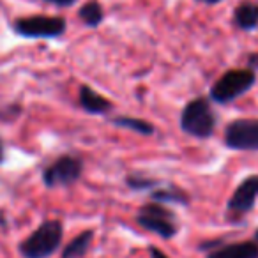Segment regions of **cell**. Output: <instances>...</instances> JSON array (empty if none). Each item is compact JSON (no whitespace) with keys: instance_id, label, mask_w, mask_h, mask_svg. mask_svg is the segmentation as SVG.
<instances>
[{"instance_id":"1","label":"cell","mask_w":258,"mask_h":258,"mask_svg":"<svg viewBox=\"0 0 258 258\" xmlns=\"http://www.w3.org/2000/svg\"><path fill=\"white\" fill-rule=\"evenodd\" d=\"M64 239V226L58 219L43 221L18 246L23 258H48L60 247Z\"/></svg>"},{"instance_id":"2","label":"cell","mask_w":258,"mask_h":258,"mask_svg":"<svg viewBox=\"0 0 258 258\" xmlns=\"http://www.w3.org/2000/svg\"><path fill=\"white\" fill-rule=\"evenodd\" d=\"M216 127V113L207 97H195L180 113V129L195 138L212 137Z\"/></svg>"},{"instance_id":"3","label":"cell","mask_w":258,"mask_h":258,"mask_svg":"<svg viewBox=\"0 0 258 258\" xmlns=\"http://www.w3.org/2000/svg\"><path fill=\"white\" fill-rule=\"evenodd\" d=\"M254 83H256V73H254V69H228L212 85L211 101L219 104L232 103L237 97L246 94Z\"/></svg>"},{"instance_id":"4","label":"cell","mask_w":258,"mask_h":258,"mask_svg":"<svg viewBox=\"0 0 258 258\" xmlns=\"http://www.w3.org/2000/svg\"><path fill=\"white\" fill-rule=\"evenodd\" d=\"M137 223L144 230L156 233L161 239H172L179 233V223L175 219V214L158 202H151L140 207L137 214Z\"/></svg>"},{"instance_id":"5","label":"cell","mask_w":258,"mask_h":258,"mask_svg":"<svg viewBox=\"0 0 258 258\" xmlns=\"http://www.w3.org/2000/svg\"><path fill=\"white\" fill-rule=\"evenodd\" d=\"M68 22L62 16H44V15H32L23 16L15 20L13 30L22 37L30 39H51L58 37L66 32Z\"/></svg>"},{"instance_id":"6","label":"cell","mask_w":258,"mask_h":258,"mask_svg":"<svg viewBox=\"0 0 258 258\" xmlns=\"http://www.w3.org/2000/svg\"><path fill=\"white\" fill-rule=\"evenodd\" d=\"M83 159L78 156L64 154L43 170V182L46 187H68L78 182L83 173Z\"/></svg>"},{"instance_id":"7","label":"cell","mask_w":258,"mask_h":258,"mask_svg":"<svg viewBox=\"0 0 258 258\" xmlns=\"http://www.w3.org/2000/svg\"><path fill=\"white\" fill-rule=\"evenodd\" d=\"M225 145L232 151H258V118H237L225 129Z\"/></svg>"},{"instance_id":"8","label":"cell","mask_w":258,"mask_h":258,"mask_svg":"<svg viewBox=\"0 0 258 258\" xmlns=\"http://www.w3.org/2000/svg\"><path fill=\"white\" fill-rule=\"evenodd\" d=\"M258 198V175H249L235 187L232 198L228 200V212L232 214H246L254 207Z\"/></svg>"},{"instance_id":"9","label":"cell","mask_w":258,"mask_h":258,"mask_svg":"<svg viewBox=\"0 0 258 258\" xmlns=\"http://www.w3.org/2000/svg\"><path fill=\"white\" fill-rule=\"evenodd\" d=\"M207 258H258L256 240H239L209 251Z\"/></svg>"},{"instance_id":"10","label":"cell","mask_w":258,"mask_h":258,"mask_svg":"<svg viewBox=\"0 0 258 258\" xmlns=\"http://www.w3.org/2000/svg\"><path fill=\"white\" fill-rule=\"evenodd\" d=\"M78 99L83 110L92 115H104V113H108V111H111V108H113V104H111V101L108 99V97L97 94L96 90L89 85L80 87Z\"/></svg>"},{"instance_id":"11","label":"cell","mask_w":258,"mask_h":258,"mask_svg":"<svg viewBox=\"0 0 258 258\" xmlns=\"http://www.w3.org/2000/svg\"><path fill=\"white\" fill-rule=\"evenodd\" d=\"M233 22L240 30H253L258 27V4L244 2L233 11Z\"/></svg>"},{"instance_id":"12","label":"cell","mask_w":258,"mask_h":258,"mask_svg":"<svg viewBox=\"0 0 258 258\" xmlns=\"http://www.w3.org/2000/svg\"><path fill=\"white\" fill-rule=\"evenodd\" d=\"M94 240V230H85L78 233L62 251V258H82L89 251L90 244Z\"/></svg>"},{"instance_id":"13","label":"cell","mask_w":258,"mask_h":258,"mask_svg":"<svg viewBox=\"0 0 258 258\" xmlns=\"http://www.w3.org/2000/svg\"><path fill=\"white\" fill-rule=\"evenodd\" d=\"M111 122H113L115 125H118V127L129 129V131H135V133H138V135H145V137H151V135L156 133L154 124H151L149 120H144V118L122 115V117H115Z\"/></svg>"},{"instance_id":"14","label":"cell","mask_w":258,"mask_h":258,"mask_svg":"<svg viewBox=\"0 0 258 258\" xmlns=\"http://www.w3.org/2000/svg\"><path fill=\"white\" fill-rule=\"evenodd\" d=\"M78 16L87 27L96 29L97 25H101V22L104 20V9L97 0H89L80 8Z\"/></svg>"},{"instance_id":"15","label":"cell","mask_w":258,"mask_h":258,"mask_svg":"<svg viewBox=\"0 0 258 258\" xmlns=\"http://www.w3.org/2000/svg\"><path fill=\"white\" fill-rule=\"evenodd\" d=\"M151 198L154 202H158V204H179V205L189 204V195L184 193L177 186H170L166 189H156L151 195Z\"/></svg>"},{"instance_id":"16","label":"cell","mask_w":258,"mask_h":258,"mask_svg":"<svg viewBox=\"0 0 258 258\" xmlns=\"http://www.w3.org/2000/svg\"><path fill=\"white\" fill-rule=\"evenodd\" d=\"M125 184L131 189L142 191V189H149V187H156L158 186V180L149 179V177H144L140 173H131V175L125 177Z\"/></svg>"},{"instance_id":"17","label":"cell","mask_w":258,"mask_h":258,"mask_svg":"<svg viewBox=\"0 0 258 258\" xmlns=\"http://www.w3.org/2000/svg\"><path fill=\"white\" fill-rule=\"evenodd\" d=\"M20 108L18 106H9V108H0V120H11V118L18 117Z\"/></svg>"},{"instance_id":"18","label":"cell","mask_w":258,"mask_h":258,"mask_svg":"<svg viewBox=\"0 0 258 258\" xmlns=\"http://www.w3.org/2000/svg\"><path fill=\"white\" fill-rule=\"evenodd\" d=\"M149 253H151V258H168L161 249H159V247H156V246L149 247Z\"/></svg>"},{"instance_id":"19","label":"cell","mask_w":258,"mask_h":258,"mask_svg":"<svg viewBox=\"0 0 258 258\" xmlns=\"http://www.w3.org/2000/svg\"><path fill=\"white\" fill-rule=\"evenodd\" d=\"M44 2H50V4L60 6V8H68V6H73L76 0H44Z\"/></svg>"},{"instance_id":"20","label":"cell","mask_w":258,"mask_h":258,"mask_svg":"<svg viewBox=\"0 0 258 258\" xmlns=\"http://www.w3.org/2000/svg\"><path fill=\"white\" fill-rule=\"evenodd\" d=\"M197 2H202V4L212 6V4H218V2H221V0H197Z\"/></svg>"},{"instance_id":"21","label":"cell","mask_w":258,"mask_h":258,"mask_svg":"<svg viewBox=\"0 0 258 258\" xmlns=\"http://www.w3.org/2000/svg\"><path fill=\"white\" fill-rule=\"evenodd\" d=\"M249 64H251V66H258V55H251Z\"/></svg>"},{"instance_id":"22","label":"cell","mask_w":258,"mask_h":258,"mask_svg":"<svg viewBox=\"0 0 258 258\" xmlns=\"http://www.w3.org/2000/svg\"><path fill=\"white\" fill-rule=\"evenodd\" d=\"M4 161V144H2V140H0V163Z\"/></svg>"},{"instance_id":"23","label":"cell","mask_w":258,"mask_h":258,"mask_svg":"<svg viewBox=\"0 0 258 258\" xmlns=\"http://www.w3.org/2000/svg\"><path fill=\"white\" fill-rule=\"evenodd\" d=\"M254 239H256V242H258V230L254 232Z\"/></svg>"}]
</instances>
